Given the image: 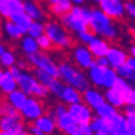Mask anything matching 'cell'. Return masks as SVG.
I'll use <instances>...</instances> for the list:
<instances>
[{"label":"cell","mask_w":135,"mask_h":135,"mask_svg":"<svg viewBox=\"0 0 135 135\" xmlns=\"http://www.w3.org/2000/svg\"><path fill=\"white\" fill-rule=\"evenodd\" d=\"M44 32L47 37L50 38L52 43L56 46H59L62 50L63 47H74L77 46V40L65 31L63 27H61L56 22H47L44 26Z\"/></svg>","instance_id":"obj_1"},{"label":"cell","mask_w":135,"mask_h":135,"mask_svg":"<svg viewBox=\"0 0 135 135\" xmlns=\"http://www.w3.org/2000/svg\"><path fill=\"white\" fill-rule=\"evenodd\" d=\"M60 73L61 78L69 85H72L74 88H77L82 93H86L89 88V83L85 79V77L82 74V72H79L73 67L68 66L66 63H61L60 65Z\"/></svg>","instance_id":"obj_2"},{"label":"cell","mask_w":135,"mask_h":135,"mask_svg":"<svg viewBox=\"0 0 135 135\" xmlns=\"http://www.w3.org/2000/svg\"><path fill=\"white\" fill-rule=\"evenodd\" d=\"M28 59L34 63L37 67H39L40 69H43V71H45L46 73H49L51 77H54V78H56V79L61 78L60 68H57L56 65L47 56H45L44 54H41V52L31 54L28 56Z\"/></svg>","instance_id":"obj_3"},{"label":"cell","mask_w":135,"mask_h":135,"mask_svg":"<svg viewBox=\"0 0 135 135\" xmlns=\"http://www.w3.org/2000/svg\"><path fill=\"white\" fill-rule=\"evenodd\" d=\"M25 117H11V116H1V132L10 133V134H20L23 132L25 127Z\"/></svg>","instance_id":"obj_4"},{"label":"cell","mask_w":135,"mask_h":135,"mask_svg":"<svg viewBox=\"0 0 135 135\" xmlns=\"http://www.w3.org/2000/svg\"><path fill=\"white\" fill-rule=\"evenodd\" d=\"M68 113L72 116L78 126H89L91 122V114L88 107L79 104H73L69 107Z\"/></svg>","instance_id":"obj_5"},{"label":"cell","mask_w":135,"mask_h":135,"mask_svg":"<svg viewBox=\"0 0 135 135\" xmlns=\"http://www.w3.org/2000/svg\"><path fill=\"white\" fill-rule=\"evenodd\" d=\"M101 7L110 18H122L123 15V6L119 0H99Z\"/></svg>","instance_id":"obj_6"},{"label":"cell","mask_w":135,"mask_h":135,"mask_svg":"<svg viewBox=\"0 0 135 135\" xmlns=\"http://www.w3.org/2000/svg\"><path fill=\"white\" fill-rule=\"evenodd\" d=\"M55 124L57 126V128H60L61 130H63L65 133H67L69 135H74L79 130L78 124L75 123V120L73 119L72 116L68 112L65 113L63 116L59 117L57 120L55 122Z\"/></svg>","instance_id":"obj_7"},{"label":"cell","mask_w":135,"mask_h":135,"mask_svg":"<svg viewBox=\"0 0 135 135\" xmlns=\"http://www.w3.org/2000/svg\"><path fill=\"white\" fill-rule=\"evenodd\" d=\"M44 111V104L40 101H35L33 99H29L27 101L26 106L23 107V114L28 118H39Z\"/></svg>","instance_id":"obj_8"},{"label":"cell","mask_w":135,"mask_h":135,"mask_svg":"<svg viewBox=\"0 0 135 135\" xmlns=\"http://www.w3.org/2000/svg\"><path fill=\"white\" fill-rule=\"evenodd\" d=\"M91 129H94L96 132H101L105 134H114L116 133V127L113 124L111 118H99L94 119L91 123Z\"/></svg>","instance_id":"obj_9"},{"label":"cell","mask_w":135,"mask_h":135,"mask_svg":"<svg viewBox=\"0 0 135 135\" xmlns=\"http://www.w3.org/2000/svg\"><path fill=\"white\" fill-rule=\"evenodd\" d=\"M107 60L110 61L113 68H119L120 66L126 65L128 61V57L124 52L117 50V49H110L108 54H107Z\"/></svg>","instance_id":"obj_10"},{"label":"cell","mask_w":135,"mask_h":135,"mask_svg":"<svg viewBox=\"0 0 135 135\" xmlns=\"http://www.w3.org/2000/svg\"><path fill=\"white\" fill-rule=\"evenodd\" d=\"M0 85L3 89V93H12L16 89V79L12 77V74L7 71V72H1L0 74Z\"/></svg>","instance_id":"obj_11"},{"label":"cell","mask_w":135,"mask_h":135,"mask_svg":"<svg viewBox=\"0 0 135 135\" xmlns=\"http://www.w3.org/2000/svg\"><path fill=\"white\" fill-rule=\"evenodd\" d=\"M89 49H90L91 52L94 55H96L98 57H105L108 54V51H110L106 43L100 40V39H93L89 43Z\"/></svg>","instance_id":"obj_12"},{"label":"cell","mask_w":135,"mask_h":135,"mask_svg":"<svg viewBox=\"0 0 135 135\" xmlns=\"http://www.w3.org/2000/svg\"><path fill=\"white\" fill-rule=\"evenodd\" d=\"M7 20H12L13 22L18 26V28L21 29L22 33H26L27 31H29L32 23H33L32 22V18L25 12L20 13V15H12L10 18H7Z\"/></svg>","instance_id":"obj_13"},{"label":"cell","mask_w":135,"mask_h":135,"mask_svg":"<svg viewBox=\"0 0 135 135\" xmlns=\"http://www.w3.org/2000/svg\"><path fill=\"white\" fill-rule=\"evenodd\" d=\"M62 98L67 101V102H71V104H80L84 101L82 94L78 89H73L71 86H66L65 91H63Z\"/></svg>","instance_id":"obj_14"},{"label":"cell","mask_w":135,"mask_h":135,"mask_svg":"<svg viewBox=\"0 0 135 135\" xmlns=\"http://www.w3.org/2000/svg\"><path fill=\"white\" fill-rule=\"evenodd\" d=\"M16 82H17V84L20 85L21 90H22L23 93H27V94H31L33 88H34V85L38 83L35 79L31 78L28 75H25V74L20 75L18 78L16 79Z\"/></svg>","instance_id":"obj_15"},{"label":"cell","mask_w":135,"mask_h":135,"mask_svg":"<svg viewBox=\"0 0 135 135\" xmlns=\"http://www.w3.org/2000/svg\"><path fill=\"white\" fill-rule=\"evenodd\" d=\"M9 98V101L16 108H18V110H23V107L26 106L27 104V98H26V95L23 91H12V93H10V95L7 96Z\"/></svg>","instance_id":"obj_16"},{"label":"cell","mask_w":135,"mask_h":135,"mask_svg":"<svg viewBox=\"0 0 135 135\" xmlns=\"http://www.w3.org/2000/svg\"><path fill=\"white\" fill-rule=\"evenodd\" d=\"M75 59H77L78 63H80V66H83L84 68L91 67V65H93V60H91L90 54L84 47L77 49V51H75Z\"/></svg>","instance_id":"obj_17"},{"label":"cell","mask_w":135,"mask_h":135,"mask_svg":"<svg viewBox=\"0 0 135 135\" xmlns=\"http://www.w3.org/2000/svg\"><path fill=\"white\" fill-rule=\"evenodd\" d=\"M84 98H85V100H86V102H88L90 106L94 107V108H99V107H101L105 104L104 98H102L100 94L95 93V91L88 90L86 93H84Z\"/></svg>","instance_id":"obj_18"},{"label":"cell","mask_w":135,"mask_h":135,"mask_svg":"<svg viewBox=\"0 0 135 135\" xmlns=\"http://www.w3.org/2000/svg\"><path fill=\"white\" fill-rule=\"evenodd\" d=\"M91 78L94 80L95 84L98 85H104V79H105V74L107 72V67L105 66H98L95 63V66H91Z\"/></svg>","instance_id":"obj_19"},{"label":"cell","mask_w":135,"mask_h":135,"mask_svg":"<svg viewBox=\"0 0 135 135\" xmlns=\"http://www.w3.org/2000/svg\"><path fill=\"white\" fill-rule=\"evenodd\" d=\"M106 98L107 100L110 101L112 105H114V106H123V105L126 104V100H124V96H123V94L120 93V91H118L117 89L112 88L111 90H108L106 93Z\"/></svg>","instance_id":"obj_20"},{"label":"cell","mask_w":135,"mask_h":135,"mask_svg":"<svg viewBox=\"0 0 135 135\" xmlns=\"http://www.w3.org/2000/svg\"><path fill=\"white\" fill-rule=\"evenodd\" d=\"M35 124H37L38 128L40 129L43 133H45V134L52 133L54 127H55V122L51 120L50 118H47V117H39V118H37Z\"/></svg>","instance_id":"obj_21"},{"label":"cell","mask_w":135,"mask_h":135,"mask_svg":"<svg viewBox=\"0 0 135 135\" xmlns=\"http://www.w3.org/2000/svg\"><path fill=\"white\" fill-rule=\"evenodd\" d=\"M5 3L10 17L12 15H20L25 12V4L21 3V0H5Z\"/></svg>","instance_id":"obj_22"},{"label":"cell","mask_w":135,"mask_h":135,"mask_svg":"<svg viewBox=\"0 0 135 135\" xmlns=\"http://www.w3.org/2000/svg\"><path fill=\"white\" fill-rule=\"evenodd\" d=\"M33 72H34L35 77H37V78L39 79V82H40L41 84L46 85V86H47L49 89H50V86L52 85V83L55 82V80H56V78L51 77V75L49 74V73H46L45 71H43V69H40V68L34 69Z\"/></svg>","instance_id":"obj_23"},{"label":"cell","mask_w":135,"mask_h":135,"mask_svg":"<svg viewBox=\"0 0 135 135\" xmlns=\"http://www.w3.org/2000/svg\"><path fill=\"white\" fill-rule=\"evenodd\" d=\"M38 45H39L43 50H61L60 47L54 44L52 40H51L46 34L40 35V37L38 38Z\"/></svg>","instance_id":"obj_24"},{"label":"cell","mask_w":135,"mask_h":135,"mask_svg":"<svg viewBox=\"0 0 135 135\" xmlns=\"http://www.w3.org/2000/svg\"><path fill=\"white\" fill-rule=\"evenodd\" d=\"M25 12L33 20H39L41 17V10L35 5V4H32V3H27L26 1L25 4Z\"/></svg>","instance_id":"obj_25"},{"label":"cell","mask_w":135,"mask_h":135,"mask_svg":"<svg viewBox=\"0 0 135 135\" xmlns=\"http://www.w3.org/2000/svg\"><path fill=\"white\" fill-rule=\"evenodd\" d=\"M5 28H6L7 33L12 38H15V39H18V38H21V35H22L21 29L18 28V26L16 25L12 20H7L6 25H5Z\"/></svg>","instance_id":"obj_26"},{"label":"cell","mask_w":135,"mask_h":135,"mask_svg":"<svg viewBox=\"0 0 135 135\" xmlns=\"http://www.w3.org/2000/svg\"><path fill=\"white\" fill-rule=\"evenodd\" d=\"M98 114L101 118H111V117L116 116L117 112L112 106H110V105H107V104H104L101 107L98 108Z\"/></svg>","instance_id":"obj_27"},{"label":"cell","mask_w":135,"mask_h":135,"mask_svg":"<svg viewBox=\"0 0 135 135\" xmlns=\"http://www.w3.org/2000/svg\"><path fill=\"white\" fill-rule=\"evenodd\" d=\"M117 72L119 73V74L122 75L123 78L130 79V80L135 82V72H134V69H133L132 67L129 66L128 63H126V65L120 66L119 68H117Z\"/></svg>","instance_id":"obj_28"},{"label":"cell","mask_w":135,"mask_h":135,"mask_svg":"<svg viewBox=\"0 0 135 135\" xmlns=\"http://www.w3.org/2000/svg\"><path fill=\"white\" fill-rule=\"evenodd\" d=\"M47 93H49V88H47L46 85L41 84V83H37L34 85L33 90H32L31 95H34L37 98H45L47 95Z\"/></svg>","instance_id":"obj_29"},{"label":"cell","mask_w":135,"mask_h":135,"mask_svg":"<svg viewBox=\"0 0 135 135\" xmlns=\"http://www.w3.org/2000/svg\"><path fill=\"white\" fill-rule=\"evenodd\" d=\"M23 49L27 54H34V52H38V44L34 41V39L32 38H25L23 39Z\"/></svg>","instance_id":"obj_30"},{"label":"cell","mask_w":135,"mask_h":135,"mask_svg":"<svg viewBox=\"0 0 135 135\" xmlns=\"http://www.w3.org/2000/svg\"><path fill=\"white\" fill-rule=\"evenodd\" d=\"M117 75L114 73V71L112 69H107L106 74H105V79H104V85H106L107 88H113L114 84L117 82Z\"/></svg>","instance_id":"obj_31"},{"label":"cell","mask_w":135,"mask_h":135,"mask_svg":"<svg viewBox=\"0 0 135 135\" xmlns=\"http://www.w3.org/2000/svg\"><path fill=\"white\" fill-rule=\"evenodd\" d=\"M93 17H94L95 22L100 23V25H110V17H108L106 13H102V12H100V11L94 10V11H93Z\"/></svg>","instance_id":"obj_32"},{"label":"cell","mask_w":135,"mask_h":135,"mask_svg":"<svg viewBox=\"0 0 135 135\" xmlns=\"http://www.w3.org/2000/svg\"><path fill=\"white\" fill-rule=\"evenodd\" d=\"M65 85L62 84V82H61L60 79H56L55 82L52 83V85L50 86V89L55 93V94L57 95V96H60V98H62V95H63V91H65Z\"/></svg>","instance_id":"obj_33"},{"label":"cell","mask_w":135,"mask_h":135,"mask_svg":"<svg viewBox=\"0 0 135 135\" xmlns=\"http://www.w3.org/2000/svg\"><path fill=\"white\" fill-rule=\"evenodd\" d=\"M113 88L117 89L118 91H120V93L123 94V96H124V95H126L129 90H132V88H130V86H129V85L127 84L123 79H120V78L117 79V82H116V84H114V86H113Z\"/></svg>","instance_id":"obj_34"},{"label":"cell","mask_w":135,"mask_h":135,"mask_svg":"<svg viewBox=\"0 0 135 135\" xmlns=\"http://www.w3.org/2000/svg\"><path fill=\"white\" fill-rule=\"evenodd\" d=\"M43 31H44V28H43V26L39 25V23L37 22H33L31 26V28H29V34L32 35V37L34 38H39L41 35V33H43Z\"/></svg>","instance_id":"obj_35"},{"label":"cell","mask_w":135,"mask_h":135,"mask_svg":"<svg viewBox=\"0 0 135 135\" xmlns=\"http://www.w3.org/2000/svg\"><path fill=\"white\" fill-rule=\"evenodd\" d=\"M13 62H15V57H13L12 54L10 52H5L1 55V63L3 66H12Z\"/></svg>","instance_id":"obj_36"},{"label":"cell","mask_w":135,"mask_h":135,"mask_svg":"<svg viewBox=\"0 0 135 135\" xmlns=\"http://www.w3.org/2000/svg\"><path fill=\"white\" fill-rule=\"evenodd\" d=\"M124 100L126 104L128 105H135V90H129L126 95H124Z\"/></svg>","instance_id":"obj_37"},{"label":"cell","mask_w":135,"mask_h":135,"mask_svg":"<svg viewBox=\"0 0 135 135\" xmlns=\"http://www.w3.org/2000/svg\"><path fill=\"white\" fill-rule=\"evenodd\" d=\"M124 7H126L127 11H128V12L135 18V6H134V5H133V4H130V3H126V4H124Z\"/></svg>","instance_id":"obj_38"},{"label":"cell","mask_w":135,"mask_h":135,"mask_svg":"<svg viewBox=\"0 0 135 135\" xmlns=\"http://www.w3.org/2000/svg\"><path fill=\"white\" fill-rule=\"evenodd\" d=\"M79 37L82 38L83 41H89V43H90V41L93 40V35L86 33V32H80V33H79Z\"/></svg>","instance_id":"obj_39"},{"label":"cell","mask_w":135,"mask_h":135,"mask_svg":"<svg viewBox=\"0 0 135 135\" xmlns=\"http://www.w3.org/2000/svg\"><path fill=\"white\" fill-rule=\"evenodd\" d=\"M9 72L12 74V77H13L15 79H17L20 75H21V73H20V69L17 68V67H12V66H11V67L9 68Z\"/></svg>","instance_id":"obj_40"},{"label":"cell","mask_w":135,"mask_h":135,"mask_svg":"<svg viewBox=\"0 0 135 135\" xmlns=\"http://www.w3.org/2000/svg\"><path fill=\"white\" fill-rule=\"evenodd\" d=\"M108 62H110V61L104 59V57H99V59H96V61H95V63H96L98 66H105V67L108 66Z\"/></svg>","instance_id":"obj_41"},{"label":"cell","mask_w":135,"mask_h":135,"mask_svg":"<svg viewBox=\"0 0 135 135\" xmlns=\"http://www.w3.org/2000/svg\"><path fill=\"white\" fill-rule=\"evenodd\" d=\"M80 130L84 133L85 135H91V127L90 126H79Z\"/></svg>","instance_id":"obj_42"},{"label":"cell","mask_w":135,"mask_h":135,"mask_svg":"<svg viewBox=\"0 0 135 135\" xmlns=\"http://www.w3.org/2000/svg\"><path fill=\"white\" fill-rule=\"evenodd\" d=\"M127 63H128L129 66H130V67H132V68L135 71V59H128Z\"/></svg>","instance_id":"obj_43"},{"label":"cell","mask_w":135,"mask_h":135,"mask_svg":"<svg viewBox=\"0 0 135 135\" xmlns=\"http://www.w3.org/2000/svg\"><path fill=\"white\" fill-rule=\"evenodd\" d=\"M0 135H33V134H31V133H25V132L20 133V134H10V133H5V132H1V134H0Z\"/></svg>","instance_id":"obj_44"},{"label":"cell","mask_w":135,"mask_h":135,"mask_svg":"<svg viewBox=\"0 0 135 135\" xmlns=\"http://www.w3.org/2000/svg\"><path fill=\"white\" fill-rule=\"evenodd\" d=\"M62 1H68V0H47V3H62Z\"/></svg>","instance_id":"obj_45"},{"label":"cell","mask_w":135,"mask_h":135,"mask_svg":"<svg viewBox=\"0 0 135 135\" xmlns=\"http://www.w3.org/2000/svg\"><path fill=\"white\" fill-rule=\"evenodd\" d=\"M129 33H130V35H132L133 38L135 39V29H133V28H130L129 29Z\"/></svg>","instance_id":"obj_46"},{"label":"cell","mask_w":135,"mask_h":135,"mask_svg":"<svg viewBox=\"0 0 135 135\" xmlns=\"http://www.w3.org/2000/svg\"><path fill=\"white\" fill-rule=\"evenodd\" d=\"M132 52H133V55H134V57H135V46L132 47Z\"/></svg>","instance_id":"obj_47"},{"label":"cell","mask_w":135,"mask_h":135,"mask_svg":"<svg viewBox=\"0 0 135 135\" xmlns=\"http://www.w3.org/2000/svg\"><path fill=\"white\" fill-rule=\"evenodd\" d=\"M96 135H107L105 133H101V132H96Z\"/></svg>","instance_id":"obj_48"},{"label":"cell","mask_w":135,"mask_h":135,"mask_svg":"<svg viewBox=\"0 0 135 135\" xmlns=\"http://www.w3.org/2000/svg\"><path fill=\"white\" fill-rule=\"evenodd\" d=\"M73 1H75V3H82L83 0H73Z\"/></svg>","instance_id":"obj_49"},{"label":"cell","mask_w":135,"mask_h":135,"mask_svg":"<svg viewBox=\"0 0 135 135\" xmlns=\"http://www.w3.org/2000/svg\"><path fill=\"white\" fill-rule=\"evenodd\" d=\"M113 135H120V134H113Z\"/></svg>","instance_id":"obj_50"},{"label":"cell","mask_w":135,"mask_h":135,"mask_svg":"<svg viewBox=\"0 0 135 135\" xmlns=\"http://www.w3.org/2000/svg\"><path fill=\"white\" fill-rule=\"evenodd\" d=\"M134 124H135V119H134Z\"/></svg>","instance_id":"obj_51"}]
</instances>
